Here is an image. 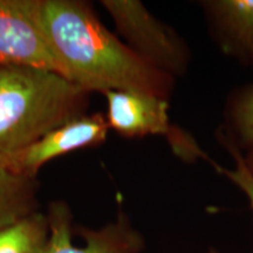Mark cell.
Segmentation results:
<instances>
[{"instance_id":"obj_1","label":"cell","mask_w":253,"mask_h":253,"mask_svg":"<svg viewBox=\"0 0 253 253\" xmlns=\"http://www.w3.org/2000/svg\"><path fill=\"white\" fill-rule=\"evenodd\" d=\"M39 17L63 77L82 90H138L170 99L175 79L138 58L90 6L73 0H39Z\"/></svg>"},{"instance_id":"obj_5","label":"cell","mask_w":253,"mask_h":253,"mask_svg":"<svg viewBox=\"0 0 253 253\" xmlns=\"http://www.w3.org/2000/svg\"><path fill=\"white\" fill-rule=\"evenodd\" d=\"M0 66L42 69L63 77L41 25L39 0H0Z\"/></svg>"},{"instance_id":"obj_15","label":"cell","mask_w":253,"mask_h":253,"mask_svg":"<svg viewBox=\"0 0 253 253\" xmlns=\"http://www.w3.org/2000/svg\"><path fill=\"white\" fill-rule=\"evenodd\" d=\"M252 67H253V66H252Z\"/></svg>"},{"instance_id":"obj_9","label":"cell","mask_w":253,"mask_h":253,"mask_svg":"<svg viewBox=\"0 0 253 253\" xmlns=\"http://www.w3.org/2000/svg\"><path fill=\"white\" fill-rule=\"evenodd\" d=\"M221 144L242 154L253 151V84L236 88L224 107V125L218 131Z\"/></svg>"},{"instance_id":"obj_6","label":"cell","mask_w":253,"mask_h":253,"mask_svg":"<svg viewBox=\"0 0 253 253\" xmlns=\"http://www.w3.org/2000/svg\"><path fill=\"white\" fill-rule=\"evenodd\" d=\"M46 216L48 237L41 253H141L144 250L143 236L123 211L100 229H81L84 245L72 242V213L67 204L53 202Z\"/></svg>"},{"instance_id":"obj_13","label":"cell","mask_w":253,"mask_h":253,"mask_svg":"<svg viewBox=\"0 0 253 253\" xmlns=\"http://www.w3.org/2000/svg\"><path fill=\"white\" fill-rule=\"evenodd\" d=\"M243 156V161H244L245 167L248 168L249 172L251 173V176L253 177V151H249V153L242 154Z\"/></svg>"},{"instance_id":"obj_2","label":"cell","mask_w":253,"mask_h":253,"mask_svg":"<svg viewBox=\"0 0 253 253\" xmlns=\"http://www.w3.org/2000/svg\"><path fill=\"white\" fill-rule=\"evenodd\" d=\"M87 94L58 73L0 66V160L80 116Z\"/></svg>"},{"instance_id":"obj_12","label":"cell","mask_w":253,"mask_h":253,"mask_svg":"<svg viewBox=\"0 0 253 253\" xmlns=\"http://www.w3.org/2000/svg\"><path fill=\"white\" fill-rule=\"evenodd\" d=\"M223 145L225 147V149L229 151L231 156H232L233 162H235V168H233V169H227V168L219 166L217 169V172L221 173V175L225 176L226 178H229L230 181L246 196L253 214V177L251 176V173L249 172L248 168L245 167L242 153L230 144Z\"/></svg>"},{"instance_id":"obj_8","label":"cell","mask_w":253,"mask_h":253,"mask_svg":"<svg viewBox=\"0 0 253 253\" xmlns=\"http://www.w3.org/2000/svg\"><path fill=\"white\" fill-rule=\"evenodd\" d=\"M199 5L221 52L253 66V0H204Z\"/></svg>"},{"instance_id":"obj_4","label":"cell","mask_w":253,"mask_h":253,"mask_svg":"<svg viewBox=\"0 0 253 253\" xmlns=\"http://www.w3.org/2000/svg\"><path fill=\"white\" fill-rule=\"evenodd\" d=\"M123 42L156 71L177 80L191 65L188 42L138 0H102Z\"/></svg>"},{"instance_id":"obj_14","label":"cell","mask_w":253,"mask_h":253,"mask_svg":"<svg viewBox=\"0 0 253 253\" xmlns=\"http://www.w3.org/2000/svg\"><path fill=\"white\" fill-rule=\"evenodd\" d=\"M207 253H220L219 251H218L217 249H213V248H211V249H209L208 250V252Z\"/></svg>"},{"instance_id":"obj_7","label":"cell","mask_w":253,"mask_h":253,"mask_svg":"<svg viewBox=\"0 0 253 253\" xmlns=\"http://www.w3.org/2000/svg\"><path fill=\"white\" fill-rule=\"evenodd\" d=\"M108 131L109 126L103 114L77 116L48 131L28 147L0 160V163L18 175L33 178L38 170L53 158L82 148L102 144Z\"/></svg>"},{"instance_id":"obj_11","label":"cell","mask_w":253,"mask_h":253,"mask_svg":"<svg viewBox=\"0 0 253 253\" xmlns=\"http://www.w3.org/2000/svg\"><path fill=\"white\" fill-rule=\"evenodd\" d=\"M47 237V216L38 211L0 231V253H41Z\"/></svg>"},{"instance_id":"obj_10","label":"cell","mask_w":253,"mask_h":253,"mask_svg":"<svg viewBox=\"0 0 253 253\" xmlns=\"http://www.w3.org/2000/svg\"><path fill=\"white\" fill-rule=\"evenodd\" d=\"M32 179L0 163V231L38 212Z\"/></svg>"},{"instance_id":"obj_3","label":"cell","mask_w":253,"mask_h":253,"mask_svg":"<svg viewBox=\"0 0 253 253\" xmlns=\"http://www.w3.org/2000/svg\"><path fill=\"white\" fill-rule=\"evenodd\" d=\"M104 95V116L109 129L129 138L160 136L183 162L192 164L208 161L214 170L219 167L202 149L194 135L171 122L168 99L138 90H112Z\"/></svg>"}]
</instances>
